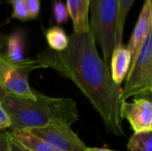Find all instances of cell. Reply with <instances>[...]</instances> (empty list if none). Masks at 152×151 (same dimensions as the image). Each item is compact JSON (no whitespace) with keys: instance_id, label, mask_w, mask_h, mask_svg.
I'll return each mask as SVG.
<instances>
[{"instance_id":"30bf717a","label":"cell","mask_w":152,"mask_h":151,"mask_svg":"<svg viewBox=\"0 0 152 151\" xmlns=\"http://www.w3.org/2000/svg\"><path fill=\"white\" fill-rule=\"evenodd\" d=\"M73 24V33H85L90 30L89 0H67L66 4Z\"/></svg>"},{"instance_id":"44dd1931","label":"cell","mask_w":152,"mask_h":151,"mask_svg":"<svg viewBox=\"0 0 152 151\" xmlns=\"http://www.w3.org/2000/svg\"><path fill=\"white\" fill-rule=\"evenodd\" d=\"M0 151H10L8 142V132L0 131Z\"/></svg>"},{"instance_id":"8992f818","label":"cell","mask_w":152,"mask_h":151,"mask_svg":"<svg viewBox=\"0 0 152 151\" xmlns=\"http://www.w3.org/2000/svg\"><path fill=\"white\" fill-rule=\"evenodd\" d=\"M29 131L55 151H86L87 148L71 126L63 123L33 128Z\"/></svg>"},{"instance_id":"2e32d148","label":"cell","mask_w":152,"mask_h":151,"mask_svg":"<svg viewBox=\"0 0 152 151\" xmlns=\"http://www.w3.org/2000/svg\"><path fill=\"white\" fill-rule=\"evenodd\" d=\"M8 2L12 6V18L23 21L30 20L28 11L24 0H8Z\"/></svg>"},{"instance_id":"6da1fadb","label":"cell","mask_w":152,"mask_h":151,"mask_svg":"<svg viewBox=\"0 0 152 151\" xmlns=\"http://www.w3.org/2000/svg\"><path fill=\"white\" fill-rule=\"evenodd\" d=\"M37 60L44 69H53L71 80L98 112L109 133L126 135L121 117V88L110 76L109 65L100 57L92 32L73 33L61 52L45 49Z\"/></svg>"},{"instance_id":"7a4b0ae2","label":"cell","mask_w":152,"mask_h":151,"mask_svg":"<svg viewBox=\"0 0 152 151\" xmlns=\"http://www.w3.org/2000/svg\"><path fill=\"white\" fill-rule=\"evenodd\" d=\"M35 94V99L6 95L2 105L11 117V130H29L57 123L71 126L79 119L77 104L72 99L49 97L37 91Z\"/></svg>"},{"instance_id":"8fae6325","label":"cell","mask_w":152,"mask_h":151,"mask_svg":"<svg viewBox=\"0 0 152 151\" xmlns=\"http://www.w3.org/2000/svg\"><path fill=\"white\" fill-rule=\"evenodd\" d=\"M10 134L25 149L29 151H55L45 141L27 129L11 130Z\"/></svg>"},{"instance_id":"9c48e42d","label":"cell","mask_w":152,"mask_h":151,"mask_svg":"<svg viewBox=\"0 0 152 151\" xmlns=\"http://www.w3.org/2000/svg\"><path fill=\"white\" fill-rule=\"evenodd\" d=\"M110 60L111 78L116 85L120 86L126 77L131 67V53L124 44H121L113 49Z\"/></svg>"},{"instance_id":"4fadbf2b","label":"cell","mask_w":152,"mask_h":151,"mask_svg":"<svg viewBox=\"0 0 152 151\" xmlns=\"http://www.w3.org/2000/svg\"><path fill=\"white\" fill-rule=\"evenodd\" d=\"M135 0H118V15L115 28V45L114 48L123 44V33L126 20L131 7Z\"/></svg>"},{"instance_id":"d6986e66","label":"cell","mask_w":152,"mask_h":151,"mask_svg":"<svg viewBox=\"0 0 152 151\" xmlns=\"http://www.w3.org/2000/svg\"><path fill=\"white\" fill-rule=\"evenodd\" d=\"M11 117L5 109L3 107L2 103H0V131L9 129L11 127Z\"/></svg>"},{"instance_id":"3957f363","label":"cell","mask_w":152,"mask_h":151,"mask_svg":"<svg viewBox=\"0 0 152 151\" xmlns=\"http://www.w3.org/2000/svg\"><path fill=\"white\" fill-rule=\"evenodd\" d=\"M90 31L103 54V61H109L115 45V28L118 0H89Z\"/></svg>"},{"instance_id":"7402d4cb","label":"cell","mask_w":152,"mask_h":151,"mask_svg":"<svg viewBox=\"0 0 152 151\" xmlns=\"http://www.w3.org/2000/svg\"><path fill=\"white\" fill-rule=\"evenodd\" d=\"M6 40H7V36L0 33V53L2 50H4L5 48L6 45Z\"/></svg>"},{"instance_id":"ac0fdd59","label":"cell","mask_w":152,"mask_h":151,"mask_svg":"<svg viewBox=\"0 0 152 151\" xmlns=\"http://www.w3.org/2000/svg\"><path fill=\"white\" fill-rule=\"evenodd\" d=\"M30 20L36 19L40 12V0H24Z\"/></svg>"},{"instance_id":"277c9868","label":"cell","mask_w":152,"mask_h":151,"mask_svg":"<svg viewBox=\"0 0 152 151\" xmlns=\"http://www.w3.org/2000/svg\"><path fill=\"white\" fill-rule=\"evenodd\" d=\"M38 69L44 68L37 60L25 58L22 61L14 62L4 53H0V85L8 95L35 99V90L29 86L28 76Z\"/></svg>"},{"instance_id":"5bb4252c","label":"cell","mask_w":152,"mask_h":151,"mask_svg":"<svg viewBox=\"0 0 152 151\" xmlns=\"http://www.w3.org/2000/svg\"><path fill=\"white\" fill-rule=\"evenodd\" d=\"M45 39L49 49L54 52H61L65 50L69 44V36L60 26L49 28L45 32Z\"/></svg>"},{"instance_id":"ffe728a7","label":"cell","mask_w":152,"mask_h":151,"mask_svg":"<svg viewBox=\"0 0 152 151\" xmlns=\"http://www.w3.org/2000/svg\"><path fill=\"white\" fill-rule=\"evenodd\" d=\"M8 142H9V147L10 151H29L27 149H25L22 145H20L8 132Z\"/></svg>"},{"instance_id":"52a82bcc","label":"cell","mask_w":152,"mask_h":151,"mask_svg":"<svg viewBox=\"0 0 152 151\" xmlns=\"http://www.w3.org/2000/svg\"><path fill=\"white\" fill-rule=\"evenodd\" d=\"M121 117L126 119L134 133L152 131L151 97H138L133 102L122 101Z\"/></svg>"},{"instance_id":"e0dca14e","label":"cell","mask_w":152,"mask_h":151,"mask_svg":"<svg viewBox=\"0 0 152 151\" xmlns=\"http://www.w3.org/2000/svg\"><path fill=\"white\" fill-rule=\"evenodd\" d=\"M53 13L57 24H62L69 19V14L66 4L61 0H54L53 4Z\"/></svg>"},{"instance_id":"7c38bea8","label":"cell","mask_w":152,"mask_h":151,"mask_svg":"<svg viewBox=\"0 0 152 151\" xmlns=\"http://www.w3.org/2000/svg\"><path fill=\"white\" fill-rule=\"evenodd\" d=\"M24 47H25V37L24 33L17 29L13 31L11 35L7 36L6 40V52L4 53L5 56L14 61V62H20L22 61L24 57Z\"/></svg>"},{"instance_id":"603a6c76","label":"cell","mask_w":152,"mask_h":151,"mask_svg":"<svg viewBox=\"0 0 152 151\" xmlns=\"http://www.w3.org/2000/svg\"><path fill=\"white\" fill-rule=\"evenodd\" d=\"M6 95H7V93H6V92L4 91V89L0 85V103H2L3 102V101L4 100V98L6 97Z\"/></svg>"},{"instance_id":"9a60e30c","label":"cell","mask_w":152,"mask_h":151,"mask_svg":"<svg viewBox=\"0 0 152 151\" xmlns=\"http://www.w3.org/2000/svg\"><path fill=\"white\" fill-rule=\"evenodd\" d=\"M126 148L127 151H152V131L134 133Z\"/></svg>"},{"instance_id":"5b68a950","label":"cell","mask_w":152,"mask_h":151,"mask_svg":"<svg viewBox=\"0 0 152 151\" xmlns=\"http://www.w3.org/2000/svg\"><path fill=\"white\" fill-rule=\"evenodd\" d=\"M124 89L121 91V101L132 96L146 97L152 93V32L143 42L134 65L127 74Z\"/></svg>"},{"instance_id":"cb8c5ba5","label":"cell","mask_w":152,"mask_h":151,"mask_svg":"<svg viewBox=\"0 0 152 151\" xmlns=\"http://www.w3.org/2000/svg\"><path fill=\"white\" fill-rule=\"evenodd\" d=\"M86 151H116L112 150H109V149H104V148H86Z\"/></svg>"},{"instance_id":"ba28073f","label":"cell","mask_w":152,"mask_h":151,"mask_svg":"<svg viewBox=\"0 0 152 151\" xmlns=\"http://www.w3.org/2000/svg\"><path fill=\"white\" fill-rule=\"evenodd\" d=\"M152 28V1L145 0L142 11L140 12L138 20L135 24L129 43L126 46L132 56L131 66L134 65L137 59L140 49L149 36L151 33ZM131 68V67H130Z\"/></svg>"},{"instance_id":"d4e9b609","label":"cell","mask_w":152,"mask_h":151,"mask_svg":"<svg viewBox=\"0 0 152 151\" xmlns=\"http://www.w3.org/2000/svg\"><path fill=\"white\" fill-rule=\"evenodd\" d=\"M0 2H1V0H0Z\"/></svg>"}]
</instances>
